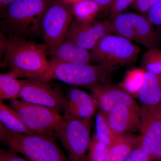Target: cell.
<instances>
[{
	"mask_svg": "<svg viewBox=\"0 0 161 161\" xmlns=\"http://www.w3.org/2000/svg\"><path fill=\"white\" fill-rule=\"evenodd\" d=\"M3 65L16 78L41 80L49 67L46 45L29 40L11 37L6 40Z\"/></svg>",
	"mask_w": 161,
	"mask_h": 161,
	"instance_id": "obj_1",
	"label": "cell"
},
{
	"mask_svg": "<svg viewBox=\"0 0 161 161\" xmlns=\"http://www.w3.org/2000/svg\"><path fill=\"white\" fill-rule=\"evenodd\" d=\"M52 0H15L1 14L2 29L9 38L29 40L41 33L43 14Z\"/></svg>",
	"mask_w": 161,
	"mask_h": 161,
	"instance_id": "obj_2",
	"label": "cell"
},
{
	"mask_svg": "<svg viewBox=\"0 0 161 161\" xmlns=\"http://www.w3.org/2000/svg\"><path fill=\"white\" fill-rule=\"evenodd\" d=\"M0 140L9 150L30 161H71L52 136L17 133L0 123Z\"/></svg>",
	"mask_w": 161,
	"mask_h": 161,
	"instance_id": "obj_3",
	"label": "cell"
},
{
	"mask_svg": "<svg viewBox=\"0 0 161 161\" xmlns=\"http://www.w3.org/2000/svg\"><path fill=\"white\" fill-rule=\"evenodd\" d=\"M49 67L41 81L56 79L74 86L88 87L97 84L107 83L117 69L105 64H75L56 60L49 61Z\"/></svg>",
	"mask_w": 161,
	"mask_h": 161,
	"instance_id": "obj_4",
	"label": "cell"
},
{
	"mask_svg": "<svg viewBox=\"0 0 161 161\" xmlns=\"http://www.w3.org/2000/svg\"><path fill=\"white\" fill-rule=\"evenodd\" d=\"M112 34L135 41L147 47H158L161 35L144 14L122 13L112 20Z\"/></svg>",
	"mask_w": 161,
	"mask_h": 161,
	"instance_id": "obj_5",
	"label": "cell"
},
{
	"mask_svg": "<svg viewBox=\"0 0 161 161\" xmlns=\"http://www.w3.org/2000/svg\"><path fill=\"white\" fill-rule=\"evenodd\" d=\"M55 136L65 148L71 161H86L91 142L90 120L65 112L55 131Z\"/></svg>",
	"mask_w": 161,
	"mask_h": 161,
	"instance_id": "obj_6",
	"label": "cell"
},
{
	"mask_svg": "<svg viewBox=\"0 0 161 161\" xmlns=\"http://www.w3.org/2000/svg\"><path fill=\"white\" fill-rule=\"evenodd\" d=\"M74 19L68 0H52L41 22V33L48 53L65 40Z\"/></svg>",
	"mask_w": 161,
	"mask_h": 161,
	"instance_id": "obj_7",
	"label": "cell"
},
{
	"mask_svg": "<svg viewBox=\"0 0 161 161\" xmlns=\"http://www.w3.org/2000/svg\"><path fill=\"white\" fill-rule=\"evenodd\" d=\"M9 106L18 113L26 126L38 135H55L63 117L57 110L21 99L10 100Z\"/></svg>",
	"mask_w": 161,
	"mask_h": 161,
	"instance_id": "obj_8",
	"label": "cell"
},
{
	"mask_svg": "<svg viewBox=\"0 0 161 161\" xmlns=\"http://www.w3.org/2000/svg\"><path fill=\"white\" fill-rule=\"evenodd\" d=\"M92 52L95 62L117 68L135 62L141 50L126 38L109 34L103 38Z\"/></svg>",
	"mask_w": 161,
	"mask_h": 161,
	"instance_id": "obj_9",
	"label": "cell"
},
{
	"mask_svg": "<svg viewBox=\"0 0 161 161\" xmlns=\"http://www.w3.org/2000/svg\"><path fill=\"white\" fill-rule=\"evenodd\" d=\"M19 98L30 103L40 105L58 112L65 110L66 97L60 91L52 87L47 82L37 80L24 79Z\"/></svg>",
	"mask_w": 161,
	"mask_h": 161,
	"instance_id": "obj_10",
	"label": "cell"
},
{
	"mask_svg": "<svg viewBox=\"0 0 161 161\" xmlns=\"http://www.w3.org/2000/svg\"><path fill=\"white\" fill-rule=\"evenodd\" d=\"M112 34L109 19L101 22L85 23L74 19L67 34L66 40L87 50H92L103 38Z\"/></svg>",
	"mask_w": 161,
	"mask_h": 161,
	"instance_id": "obj_11",
	"label": "cell"
},
{
	"mask_svg": "<svg viewBox=\"0 0 161 161\" xmlns=\"http://www.w3.org/2000/svg\"><path fill=\"white\" fill-rule=\"evenodd\" d=\"M140 130L138 147L150 155L161 143V103L154 106H142Z\"/></svg>",
	"mask_w": 161,
	"mask_h": 161,
	"instance_id": "obj_12",
	"label": "cell"
},
{
	"mask_svg": "<svg viewBox=\"0 0 161 161\" xmlns=\"http://www.w3.org/2000/svg\"><path fill=\"white\" fill-rule=\"evenodd\" d=\"M87 87L100 111L105 115L119 104H125L136 109H141L132 96L121 87L104 83L97 84Z\"/></svg>",
	"mask_w": 161,
	"mask_h": 161,
	"instance_id": "obj_13",
	"label": "cell"
},
{
	"mask_svg": "<svg viewBox=\"0 0 161 161\" xmlns=\"http://www.w3.org/2000/svg\"><path fill=\"white\" fill-rule=\"evenodd\" d=\"M141 112L125 104L114 107L106 115L113 137L140 130Z\"/></svg>",
	"mask_w": 161,
	"mask_h": 161,
	"instance_id": "obj_14",
	"label": "cell"
},
{
	"mask_svg": "<svg viewBox=\"0 0 161 161\" xmlns=\"http://www.w3.org/2000/svg\"><path fill=\"white\" fill-rule=\"evenodd\" d=\"M66 98L65 112L83 120L90 121L98 107L92 95L78 89L70 88Z\"/></svg>",
	"mask_w": 161,
	"mask_h": 161,
	"instance_id": "obj_15",
	"label": "cell"
},
{
	"mask_svg": "<svg viewBox=\"0 0 161 161\" xmlns=\"http://www.w3.org/2000/svg\"><path fill=\"white\" fill-rule=\"evenodd\" d=\"M48 53L51 60L60 62L75 64H92L95 62L92 52L66 39Z\"/></svg>",
	"mask_w": 161,
	"mask_h": 161,
	"instance_id": "obj_16",
	"label": "cell"
},
{
	"mask_svg": "<svg viewBox=\"0 0 161 161\" xmlns=\"http://www.w3.org/2000/svg\"><path fill=\"white\" fill-rule=\"evenodd\" d=\"M139 136L128 134L116 136L108 147L105 161H124L138 147Z\"/></svg>",
	"mask_w": 161,
	"mask_h": 161,
	"instance_id": "obj_17",
	"label": "cell"
},
{
	"mask_svg": "<svg viewBox=\"0 0 161 161\" xmlns=\"http://www.w3.org/2000/svg\"><path fill=\"white\" fill-rule=\"evenodd\" d=\"M137 97L145 106H154L161 103V75L146 71Z\"/></svg>",
	"mask_w": 161,
	"mask_h": 161,
	"instance_id": "obj_18",
	"label": "cell"
},
{
	"mask_svg": "<svg viewBox=\"0 0 161 161\" xmlns=\"http://www.w3.org/2000/svg\"><path fill=\"white\" fill-rule=\"evenodd\" d=\"M0 121L5 128L12 132L24 134H34L22 120L17 113L0 100Z\"/></svg>",
	"mask_w": 161,
	"mask_h": 161,
	"instance_id": "obj_19",
	"label": "cell"
},
{
	"mask_svg": "<svg viewBox=\"0 0 161 161\" xmlns=\"http://www.w3.org/2000/svg\"><path fill=\"white\" fill-rule=\"evenodd\" d=\"M71 5L74 19L82 23L94 22L97 15L103 10L93 0H77Z\"/></svg>",
	"mask_w": 161,
	"mask_h": 161,
	"instance_id": "obj_20",
	"label": "cell"
},
{
	"mask_svg": "<svg viewBox=\"0 0 161 161\" xmlns=\"http://www.w3.org/2000/svg\"><path fill=\"white\" fill-rule=\"evenodd\" d=\"M23 80H19L10 72L0 75V99L11 100L19 98Z\"/></svg>",
	"mask_w": 161,
	"mask_h": 161,
	"instance_id": "obj_21",
	"label": "cell"
},
{
	"mask_svg": "<svg viewBox=\"0 0 161 161\" xmlns=\"http://www.w3.org/2000/svg\"><path fill=\"white\" fill-rule=\"evenodd\" d=\"M145 72L138 69L129 72L121 87L131 96L137 97L139 91L143 84Z\"/></svg>",
	"mask_w": 161,
	"mask_h": 161,
	"instance_id": "obj_22",
	"label": "cell"
},
{
	"mask_svg": "<svg viewBox=\"0 0 161 161\" xmlns=\"http://www.w3.org/2000/svg\"><path fill=\"white\" fill-rule=\"evenodd\" d=\"M95 135L98 140L108 147L110 146L114 138L106 116L100 110L96 116Z\"/></svg>",
	"mask_w": 161,
	"mask_h": 161,
	"instance_id": "obj_23",
	"label": "cell"
},
{
	"mask_svg": "<svg viewBox=\"0 0 161 161\" xmlns=\"http://www.w3.org/2000/svg\"><path fill=\"white\" fill-rule=\"evenodd\" d=\"M142 62L147 71L161 75V49L159 47L148 49L143 56Z\"/></svg>",
	"mask_w": 161,
	"mask_h": 161,
	"instance_id": "obj_24",
	"label": "cell"
},
{
	"mask_svg": "<svg viewBox=\"0 0 161 161\" xmlns=\"http://www.w3.org/2000/svg\"><path fill=\"white\" fill-rule=\"evenodd\" d=\"M108 147L93 136L90 142L86 161H105Z\"/></svg>",
	"mask_w": 161,
	"mask_h": 161,
	"instance_id": "obj_25",
	"label": "cell"
},
{
	"mask_svg": "<svg viewBox=\"0 0 161 161\" xmlns=\"http://www.w3.org/2000/svg\"><path fill=\"white\" fill-rule=\"evenodd\" d=\"M135 0H114L109 8V18L112 20L132 6Z\"/></svg>",
	"mask_w": 161,
	"mask_h": 161,
	"instance_id": "obj_26",
	"label": "cell"
},
{
	"mask_svg": "<svg viewBox=\"0 0 161 161\" xmlns=\"http://www.w3.org/2000/svg\"><path fill=\"white\" fill-rule=\"evenodd\" d=\"M146 14L161 35V0L152 6Z\"/></svg>",
	"mask_w": 161,
	"mask_h": 161,
	"instance_id": "obj_27",
	"label": "cell"
},
{
	"mask_svg": "<svg viewBox=\"0 0 161 161\" xmlns=\"http://www.w3.org/2000/svg\"><path fill=\"white\" fill-rule=\"evenodd\" d=\"M160 0H135L131 7L142 14H146L147 12Z\"/></svg>",
	"mask_w": 161,
	"mask_h": 161,
	"instance_id": "obj_28",
	"label": "cell"
},
{
	"mask_svg": "<svg viewBox=\"0 0 161 161\" xmlns=\"http://www.w3.org/2000/svg\"><path fill=\"white\" fill-rule=\"evenodd\" d=\"M124 161H151L150 155L137 147L132 150Z\"/></svg>",
	"mask_w": 161,
	"mask_h": 161,
	"instance_id": "obj_29",
	"label": "cell"
},
{
	"mask_svg": "<svg viewBox=\"0 0 161 161\" xmlns=\"http://www.w3.org/2000/svg\"><path fill=\"white\" fill-rule=\"evenodd\" d=\"M0 161H30L20 156L17 153L11 150H2L0 151Z\"/></svg>",
	"mask_w": 161,
	"mask_h": 161,
	"instance_id": "obj_30",
	"label": "cell"
},
{
	"mask_svg": "<svg viewBox=\"0 0 161 161\" xmlns=\"http://www.w3.org/2000/svg\"><path fill=\"white\" fill-rule=\"evenodd\" d=\"M151 161H161V143L150 155Z\"/></svg>",
	"mask_w": 161,
	"mask_h": 161,
	"instance_id": "obj_31",
	"label": "cell"
},
{
	"mask_svg": "<svg viewBox=\"0 0 161 161\" xmlns=\"http://www.w3.org/2000/svg\"><path fill=\"white\" fill-rule=\"evenodd\" d=\"M104 9L109 8L114 0H93Z\"/></svg>",
	"mask_w": 161,
	"mask_h": 161,
	"instance_id": "obj_32",
	"label": "cell"
},
{
	"mask_svg": "<svg viewBox=\"0 0 161 161\" xmlns=\"http://www.w3.org/2000/svg\"><path fill=\"white\" fill-rule=\"evenodd\" d=\"M14 1L15 0H0V10L1 14L6 9L7 6Z\"/></svg>",
	"mask_w": 161,
	"mask_h": 161,
	"instance_id": "obj_33",
	"label": "cell"
}]
</instances>
